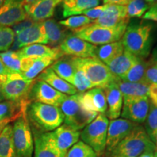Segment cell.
I'll return each instance as SVG.
<instances>
[{"label": "cell", "instance_id": "e575fe53", "mask_svg": "<svg viewBox=\"0 0 157 157\" xmlns=\"http://www.w3.org/2000/svg\"><path fill=\"white\" fill-rule=\"evenodd\" d=\"M144 129L151 140L155 143V137L157 132V106L151 102L148 115L145 121Z\"/></svg>", "mask_w": 157, "mask_h": 157}, {"label": "cell", "instance_id": "277c9868", "mask_svg": "<svg viewBox=\"0 0 157 157\" xmlns=\"http://www.w3.org/2000/svg\"><path fill=\"white\" fill-rule=\"evenodd\" d=\"M59 108L63 114L65 124L77 131L84 129L98 115V113L84 109L81 102V93L67 96Z\"/></svg>", "mask_w": 157, "mask_h": 157}, {"label": "cell", "instance_id": "7c38bea8", "mask_svg": "<svg viewBox=\"0 0 157 157\" xmlns=\"http://www.w3.org/2000/svg\"><path fill=\"white\" fill-rule=\"evenodd\" d=\"M138 124L126 119H116L109 123L105 149L111 152L116 146L136 127Z\"/></svg>", "mask_w": 157, "mask_h": 157}, {"label": "cell", "instance_id": "ffe728a7", "mask_svg": "<svg viewBox=\"0 0 157 157\" xmlns=\"http://www.w3.org/2000/svg\"><path fill=\"white\" fill-rule=\"evenodd\" d=\"M54 58H23L21 63V74L29 80H34L43 71L56 61Z\"/></svg>", "mask_w": 157, "mask_h": 157}, {"label": "cell", "instance_id": "cb8c5ba5", "mask_svg": "<svg viewBox=\"0 0 157 157\" xmlns=\"http://www.w3.org/2000/svg\"><path fill=\"white\" fill-rule=\"evenodd\" d=\"M36 78L41 79L48 83L49 85L53 87L58 91L65 94V95H73L77 93V90L68 82L65 81L62 78L57 75L50 67L47 68L43 71Z\"/></svg>", "mask_w": 157, "mask_h": 157}, {"label": "cell", "instance_id": "60d3db41", "mask_svg": "<svg viewBox=\"0 0 157 157\" xmlns=\"http://www.w3.org/2000/svg\"><path fill=\"white\" fill-rule=\"evenodd\" d=\"M145 81L149 84H157V63H148V66L145 73Z\"/></svg>", "mask_w": 157, "mask_h": 157}, {"label": "cell", "instance_id": "ba28073f", "mask_svg": "<svg viewBox=\"0 0 157 157\" xmlns=\"http://www.w3.org/2000/svg\"><path fill=\"white\" fill-rule=\"evenodd\" d=\"M109 119L104 113H99L80 133L82 141L90 146L98 155L105 150Z\"/></svg>", "mask_w": 157, "mask_h": 157}, {"label": "cell", "instance_id": "d590c367", "mask_svg": "<svg viewBox=\"0 0 157 157\" xmlns=\"http://www.w3.org/2000/svg\"><path fill=\"white\" fill-rule=\"evenodd\" d=\"M95 151L83 141H78L68 151L66 157H97Z\"/></svg>", "mask_w": 157, "mask_h": 157}, {"label": "cell", "instance_id": "4fadbf2b", "mask_svg": "<svg viewBox=\"0 0 157 157\" xmlns=\"http://www.w3.org/2000/svg\"><path fill=\"white\" fill-rule=\"evenodd\" d=\"M23 0H5L0 6V26L12 27L28 18Z\"/></svg>", "mask_w": 157, "mask_h": 157}, {"label": "cell", "instance_id": "1f68e13d", "mask_svg": "<svg viewBox=\"0 0 157 157\" xmlns=\"http://www.w3.org/2000/svg\"><path fill=\"white\" fill-rule=\"evenodd\" d=\"M0 157H17L13 143L11 124L6 125L0 134Z\"/></svg>", "mask_w": 157, "mask_h": 157}, {"label": "cell", "instance_id": "8fae6325", "mask_svg": "<svg viewBox=\"0 0 157 157\" xmlns=\"http://www.w3.org/2000/svg\"><path fill=\"white\" fill-rule=\"evenodd\" d=\"M97 47L78 38L73 34H68L59 45V48L63 56H67L81 58H96Z\"/></svg>", "mask_w": 157, "mask_h": 157}, {"label": "cell", "instance_id": "83f0119b", "mask_svg": "<svg viewBox=\"0 0 157 157\" xmlns=\"http://www.w3.org/2000/svg\"><path fill=\"white\" fill-rule=\"evenodd\" d=\"M137 58L128 51L124 50L122 54L111 60L106 66L113 75L121 78L135 63Z\"/></svg>", "mask_w": 157, "mask_h": 157}, {"label": "cell", "instance_id": "ab89813d", "mask_svg": "<svg viewBox=\"0 0 157 157\" xmlns=\"http://www.w3.org/2000/svg\"><path fill=\"white\" fill-rule=\"evenodd\" d=\"M15 34L10 27L0 26V52L9 50L14 42Z\"/></svg>", "mask_w": 157, "mask_h": 157}, {"label": "cell", "instance_id": "db71d44e", "mask_svg": "<svg viewBox=\"0 0 157 157\" xmlns=\"http://www.w3.org/2000/svg\"><path fill=\"white\" fill-rule=\"evenodd\" d=\"M23 2H24L25 5H29V4L33 3L34 2L36 1V0H23Z\"/></svg>", "mask_w": 157, "mask_h": 157}, {"label": "cell", "instance_id": "2e32d148", "mask_svg": "<svg viewBox=\"0 0 157 157\" xmlns=\"http://www.w3.org/2000/svg\"><path fill=\"white\" fill-rule=\"evenodd\" d=\"M79 131L75 130L66 124L60 127L47 134L60 151L66 154L69 149L78 141L80 137Z\"/></svg>", "mask_w": 157, "mask_h": 157}, {"label": "cell", "instance_id": "6f0895ef", "mask_svg": "<svg viewBox=\"0 0 157 157\" xmlns=\"http://www.w3.org/2000/svg\"><path fill=\"white\" fill-rule=\"evenodd\" d=\"M154 157H157V151H155L154 154Z\"/></svg>", "mask_w": 157, "mask_h": 157}, {"label": "cell", "instance_id": "c3c4849f", "mask_svg": "<svg viewBox=\"0 0 157 157\" xmlns=\"http://www.w3.org/2000/svg\"><path fill=\"white\" fill-rule=\"evenodd\" d=\"M8 73H10V71L6 68L5 65L3 63L2 60L0 58V75H1V74H7Z\"/></svg>", "mask_w": 157, "mask_h": 157}, {"label": "cell", "instance_id": "e0dca14e", "mask_svg": "<svg viewBox=\"0 0 157 157\" xmlns=\"http://www.w3.org/2000/svg\"><path fill=\"white\" fill-rule=\"evenodd\" d=\"M63 0H36L29 5H25L28 18L35 22H42L50 19L54 15L55 10Z\"/></svg>", "mask_w": 157, "mask_h": 157}, {"label": "cell", "instance_id": "603a6c76", "mask_svg": "<svg viewBox=\"0 0 157 157\" xmlns=\"http://www.w3.org/2000/svg\"><path fill=\"white\" fill-rule=\"evenodd\" d=\"M20 56L22 58H54L58 60L63 56L60 52L59 47L52 48L42 44H34L23 47L19 50Z\"/></svg>", "mask_w": 157, "mask_h": 157}, {"label": "cell", "instance_id": "f6af8a7d", "mask_svg": "<svg viewBox=\"0 0 157 157\" xmlns=\"http://www.w3.org/2000/svg\"><path fill=\"white\" fill-rule=\"evenodd\" d=\"M130 0H103L104 5H117L127 6Z\"/></svg>", "mask_w": 157, "mask_h": 157}, {"label": "cell", "instance_id": "f546056e", "mask_svg": "<svg viewBox=\"0 0 157 157\" xmlns=\"http://www.w3.org/2000/svg\"><path fill=\"white\" fill-rule=\"evenodd\" d=\"M28 105L29 103H20L10 101L0 102V123L15 121L26 111Z\"/></svg>", "mask_w": 157, "mask_h": 157}, {"label": "cell", "instance_id": "44dd1931", "mask_svg": "<svg viewBox=\"0 0 157 157\" xmlns=\"http://www.w3.org/2000/svg\"><path fill=\"white\" fill-rule=\"evenodd\" d=\"M117 82L103 89L107 102V111L105 113L111 120L118 119L121 115L123 106V96L118 87Z\"/></svg>", "mask_w": 157, "mask_h": 157}, {"label": "cell", "instance_id": "f35d334b", "mask_svg": "<svg viewBox=\"0 0 157 157\" xmlns=\"http://www.w3.org/2000/svg\"><path fill=\"white\" fill-rule=\"evenodd\" d=\"M71 84L76 88L77 92H79V93H84V92L87 91L92 88H94L93 84L88 79L83 71L78 68L77 66H76V69Z\"/></svg>", "mask_w": 157, "mask_h": 157}, {"label": "cell", "instance_id": "7dc6e473", "mask_svg": "<svg viewBox=\"0 0 157 157\" xmlns=\"http://www.w3.org/2000/svg\"><path fill=\"white\" fill-rule=\"evenodd\" d=\"M148 63H157V48L153 51L151 58L148 60Z\"/></svg>", "mask_w": 157, "mask_h": 157}, {"label": "cell", "instance_id": "5b68a950", "mask_svg": "<svg viewBox=\"0 0 157 157\" xmlns=\"http://www.w3.org/2000/svg\"><path fill=\"white\" fill-rule=\"evenodd\" d=\"M127 25L116 27H105L95 23L71 31L72 34L90 44L100 46L121 40Z\"/></svg>", "mask_w": 157, "mask_h": 157}, {"label": "cell", "instance_id": "9f6ffc18", "mask_svg": "<svg viewBox=\"0 0 157 157\" xmlns=\"http://www.w3.org/2000/svg\"><path fill=\"white\" fill-rule=\"evenodd\" d=\"M5 101V98H4V97H3L2 94L1 92H0V102H2V101Z\"/></svg>", "mask_w": 157, "mask_h": 157}, {"label": "cell", "instance_id": "11a10c76", "mask_svg": "<svg viewBox=\"0 0 157 157\" xmlns=\"http://www.w3.org/2000/svg\"><path fill=\"white\" fill-rule=\"evenodd\" d=\"M155 145H156V151H157V132L156 134V137H155Z\"/></svg>", "mask_w": 157, "mask_h": 157}, {"label": "cell", "instance_id": "74e56055", "mask_svg": "<svg viewBox=\"0 0 157 157\" xmlns=\"http://www.w3.org/2000/svg\"><path fill=\"white\" fill-rule=\"evenodd\" d=\"M151 5L145 0H130L127 5V15L130 17H142Z\"/></svg>", "mask_w": 157, "mask_h": 157}, {"label": "cell", "instance_id": "680465c9", "mask_svg": "<svg viewBox=\"0 0 157 157\" xmlns=\"http://www.w3.org/2000/svg\"><path fill=\"white\" fill-rule=\"evenodd\" d=\"M4 1H5V0H0V6L2 5V4L3 3V2H4Z\"/></svg>", "mask_w": 157, "mask_h": 157}, {"label": "cell", "instance_id": "f5cc1de1", "mask_svg": "<svg viewBox=\"0 0 157 157\" xmlns=\"http://www.w3.org/2000/svg\"><path fill=\"white\" fill-rule=\"evenodd\" d=\"M145 1H146L147 2L150 4L151 5H154V4H156L157 2V0H145Z\"/></svg>", "mask_w": 157, "mask_h": 157}, {"label": "cell", "instance_id": "ac0fdd59", "mask_svg": "<svg viewBox=\"0 0 157 157\" xmlns=\"http://www.w3.org/2000/svg\"><path fill=\"white\" fill-rule=\"evenodd\" d=\"M129 17L127 15V6L109 5L100 17L94 23L105 27H116L128 25Z\"/></svg>", "mask_w": 157, "mask_h": 157}, {"label": "cell", "instance_id": "52a82bcc", "mask_svg": "<svg viewBox=\"0 0 157 157\" xmlns=\"http://www.w3.org/2000/svg\"><path fill=\"white\" fill-rule=\"evenodd\" d=\"M74 61L76 66L83 71L93 87L104 89L119 79L111 73L106 65L97 58H81L74 57Z\"/></svg>", "mask_w": 157, "mask_h": 157}, {"label": "cell", "instance_id": "7402d4cb", "mask_svg": "<svg viewBox=\"0 0 157 157\" xmlns=\"http://www.w3.org/2000/svg\"><path fill=\"white\" fill-rule=\"evenodd\" d=\"M34 157H66L45 133L34 132Z\"/></svg>", "mask_w": 157, "mask_h": 157}, {"label": "cell", "instance_id": "ee69618b", "mask_svg": "<svg viewBox=\"0 0 157 157\" xmlns=\"http://www.w3.org/2000/svg\"><path fill=\"white\" fill-rule=\"evenodd\" d=\"M148 98H150V102L154 105L157 106V84H150L148 89Z\"/></svg>", "mask_w": 157, "mask_h": 157}, {"label": "cell", "instance_id": "8d00e7d4", "mask_svg": "<svg viewBox=\"0 0 157 157\" xmlns=\"http://www.w3.org/2000/svg\"><path fill=\"white\" fill-rule=\"evenodd\" d=\"M93 22V20L90 19L85 15H74V16L68 17V18L59 21L58 23L66 29H70L71 31H73L91 24Z\"/></svg>", "mask_w": 157, "mask_h": 157}, {"label": "cell", "instance_id": "8992f818", "mask_svg": "<svg viewBox=\"0 0 157 157\" xmlns=\"http://www.w3.org/2000/svg\"><path fill=\"white\" fill-rule=\"evenodd\" d=\"M34 80H29L21 74L10 72L0 75V92L5 101L16 103H30L28 100L29 91Z\"/></svg>", "mask_w": 157, "mask_h": 157}, {"label": "cell", "instance_id": "4dcf8cb0", "mask_svg": "<svg viewBox=\"0 0 157 157\" xmlns=\"http://www.w3.org/2000/svg\"><path fill=\"white\" fill-rule=\"evenodd\" d=\"M124 48L121 40L109 44L100 45L96 50V58L107 65L111 60L121 55Z\"/></svg>", "mask_w": 157, "mask_h": 157}, {"label": "cell", "instance_id": "4316f807", "mask_svg": "<svg viewBox=\"0 0 157 157\" xmlns=\"http://www.w3.org/2000/svg\"><path fill=\"white\" fill-rule=\"evenodd\" d=\"M50 68L60 78L72 84L76 69L74 57L63 56L51 65Z\"/></svg>", "mask_w": 157, "mask_h": 157}, {"label": "cell", "instance_id": "f907efd6", "mask_svg": "<svg viewBox=\"0 0 157 157\" xmlns=\"http://www.w3.org/2000/svg\"><path fill=\"white\" fill-rule=\"evenodd\" d=\"M10 124L9 121H4V122L0 123V134H1L2 131L3 130V129L5 128V127L7 124Z\"/></svg>", "mask_w": 157, "mask_h": 157}, {"label": "cell", "instance_id": "836d02e7", "mask_svg": "<svg viewBox=\"0 0 157 157\" xmlns=\"http://www.w3.org/2000/svg\"><path fill=\"white\" fill-rule=\"evenodd\" d=\"M0 58L10 72L21 73L23 58L20 56L17 51L7 50L6 52H0Z\"/></svg>", "mask_w": 157, "mask_h": 157}, {"label": "cell", "instance_id": "7a4b0ae2", "mask_svg": "<svg viewBox=\"0 0 157 157\" xmlns=\"http://www.w3.org/2000/svg\"><path fill=\"white\" fill-rule=\"evenodd\" d=\"M153 25L148 23H132L127 25L121 41L124 50L146 59L152 45Z\"/></svg>", "mask_w": 157, "mask_h": 157}, {"label": "cell", "instance_id": "7bdbcfd3", "mask_svg": "<svg viewBox=\"0 0 157 157\" xmlns=\"http://www.w3.org/2000/svg\"><path fill=\"white\" fill-rule=\"evenodd\" d=\"M35 23L36 22L34 21H32L31 19L27 18L26 20H25V21H21V22L17 23V24H15L13 25V26H12L13 27L12 29H13V31H14L15 34L16 35L18 34V33L21 32V31H22L23 30H24V29L28 28V27H30L31 25H32Z\"/></svg>", "mask_w": 157, "mask_h": 157}, {"label": "cell", "instance_id": "5bb4252c", "mask_svg": "<svg viewBox=\"0 0 157 157\" xmlns=\"http://www.w3.org/2000/svg\"><path fill=\"white\" fill-rule=\"evenodd\" d=\"M34 44H48L42 22H36L15 35L11 50L17 51L23 47Z\"/></svg>", "mask_w": 157, "mask_h": 157}, {"label": "cell", "instance_id": "6da1fadb", "mask_svg": "<svg viewBox=\"0 0 157 157\" xmlns=\"http://www.w3.org/2000/svg\"><path fill=\"white\" fill-rule=\"evenodd\" d=\"M26 117L35 132H52L62 124L64 117L59 107L39 102H31L26 108Z\"/></svg>", "mask_w": 157, "mask_h": 157}, {"label": "cell", "instance_id": "30bf717a", "mask_svg": "<svg viewBox=\"0 0 157 157\" xmlns=\"http://www.w3.org/2000/svg\"><path fill=\"white\" fill-rule=\"evenodd\" d=\"M67 96L54 89L45 82L36 78L29 91L28 100L30 103L39 102L60 107Z\"/></svg>", "mask_w": 157, "mask_h": 157}, {"label": "cell", "instance_id": "bcb514c9", "mask_svg": "<svg viewBox=\"0 0 157 157\" xmlns=\"http://www.w3.org/2000/svg\"><path fill=\"white\" fill-rule=\"evenodd\" d=\"M142 17L144 20H150V21H154L157 22V13L150 10L147 11Z\"/></svg>", "mask_w": 157, "mask_h": 157}, {"label": "cell", "instance_id": "f1b7e54d", "mask_svg": "<svg viewBox=\"0 0 157 157\" xmlns=\"http://www.w3.org/2000/svg\"><path fill=\"white\" fill-rule=\"evenodd\" d=\"M117 85L124 99L148 97L150 84L148 82H127L119 78Z\"/></svg>", "mask_w": 157, "mask_h": 157}, {"label": "cell", "instance_id": "816d5d0a", "mask_svg": "<svg viewBox=\"0 0 157 157\" xmlns=\"http://www.w3.org/2000/svg\"><path fill=\"white\" fill-rule=\"evenodd\" d=\"M149 10L157 13V2L156 4H154V5H152L151 7V8L149 9Z\"/></svg>", "mask_w": 157, "mask_h": 157}, {"label": "cell", "instance_id": "b9f144b4", "mask_svg": "<svg viewBox=\"0 0 157 157\" xmlns=\"http://www.w3.org/2000/svg\"><path fill=\"white\" fill-rule=\"evenodd\" d=\"M109 5H103L101 6H97V7H93V8L87 10L84 12L82 14H84L85 16L89 17L90 19L93 20V21H95L98 17L103 14V13L105 10L107 9V7H109Z\"/></svg>", "mask_w": 157, "mask_h": 157}, {"label": "cell", "instance_id": "484cf974", "mask_svg": "<svg viewBox=\"0 0 157 157\" xmlns=\"http://www.w3.org/2000/svg\"><path fill=\"white\" fill-rule=\"evenodd\" d=\"M101 0H63V17L82 15L87 10L99 6Z\"/></svg>", "mask_w": 157, "mask_h": 157}, {"label": "cell", "instance_id": "9a60e30c", "mask_svg": "<svg viewBox=\"0 0 157 157\" xmlns=\"http://www.w3.org/2000/svg\"><path fill=\"white\" fill-rule=\"evenodd\" d=\"M150 106L148 97L124 99L121 115L123 119H128L138 124L144 123Z\"/></svg>", "mask_w": 157, "mask_h": 157}, {"label": "cell", "instance_id": "d6a6232c", "mask_svg": "<svg viewBox=\"0 0 157 157\" xmlns=\"http://www.w3.org/2000/svg\"><path fill=\"white\" fill-rule=\"evenodd\" d=\"M147 66L148 61L144 58L137 57L135 63L120 79L127 82H146L145 81V73Z\"/></svg>", "mask_w": 157, "mask_h": 157}, {"label": "cell", "instance_id": "d4e9b609", "mask_svg": "<svg viewBox=\"0 0 157 157\" xmlns=\"http://www.w3.org/2000/svg\"><path fill=\"white\" fill-rule=\"evenodd\" d=\"M44 25L48 44L52 48L59 47L68 36L67 29L65 28L54 19H47L42 21Z\"/></svg>", "mask_w": 157, "mask_h": 157}, {"label": "cell", "instance_id": "3957f363", "mask_svg": "<svg viewBox=\"0 0 157 157\" xmlns=\"http://www.w3.org/2000/svg\"><path fill=\"white\" fill-rule=\"evenodd\" d=\"M156 150V145L147 134L144 127L137 125L114 148L109 157H138Z\"/></svg>", "mask_w": 157, "mask_h": 157}, {"label": "cell", "instance_id": "681fc988", "mask_svg": "<svg viewBox=\"0 0 157 157\" xmlns=\"http://www.w3.org/2000/svg\"><path fill=\"white\" fill-rule=\"evenodd\" d=\"M154 153L153 151H149V152L145 153V154H142L141 156L138 157H154Z\"/></svg>", "mask_w": 157, "mask_h": 157}, {"label": "cell", "instance_id": "d6986e66", "mask_svg": "<svg viewBox=\"0 0 157 157\" xmlns=\"http://www.w3.org/2000/svg\"><path fill=\"white\" fill-rule=\"evenodd\" d=\"M81 102L87 111L105 113L107 111V102L103 88L94 87L81 93Z\"/></svg>", "mask_w": 157, "mask_h": 157}, {"label": "cell", "instance_id": "9c48e42d", "mask_svg": "<svg viewBox=\"0 0 157 157\" xmlns=\"http://www.w3.org/2000/svg\"><path fill=\"white\" fill-rule=\"evenodd\" d=\"M25 111L13 124V143L17 157H33L34 151V137Z\"/></svg>", "mask_w": 157, "mask_h": 157}]
</instances>
